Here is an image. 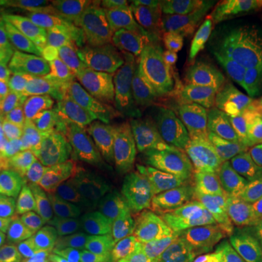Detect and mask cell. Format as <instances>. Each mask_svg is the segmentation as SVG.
<instances>
[{"mask_svg": "<svg viewBox=\"0 0 262 262\" xmlns=\"http://www.w3.org/2000/svg\"><path fill=\"white\" fill-rule=\"evenodd\" d=\"M189 2L160 31L149 47L168 67L170 83L182 94H198L223 86L227 64L220 54L210 20Z\"/></svg>", "mask_w": 262, "mask_h": 262, "instance_id": "cell-1", "label": "cell"}, {"mask_svg": "<svg viewBox=\"0 0 262 262\" xmlns=\"http://www.w3.org/2000/svg\"><path fill=\"white\" fill-rule=\"evenodd\" d=\"M153 102L169 130L192 143L226 149L249 125L245 106L223 86L198 94L170 89Z\"/></svg>", "mask_w": 262, "mask_h": 262, "instance_id": "cell-2", "label": "cell"}, {"mask_svg": "<svg viewBox=\"0 0 262 262\" xmlns=\"http://www.w3.org/2000/svg\"><path fill=\"white\" fill-rule=\"evenodd\" d=\"M150 155L165 175L185 194L215 208L229 206L226 149L170 136Z\"/></svg>", "mask_w": 262, "mask_h": 262, "instance_id": "cell-3", "label": "cell"}, {"mask_svg": "<svg viewBox=\"0 0 262 262\" xmlns=\"http://www.w3.org/2000/svg\"><path fill=\"white\" fill-rule=\"evenodd\" d=\"M133 187L149 203L172 220L191 239L215 248L241 226L219 208L196 201L179 189L153 162H146L134 172Z\"/></svg>", "mask_w": 262, "mask_h": 262, "instance_id": "cell-4", "label": "cell"}, {"mask_svg": "<svg viewBox=\"0 0 262 262\" xmlns=\"http://www.w3.org/2000/svg\"><path fill=\"white\" fill-rule=\"evenodd\" d=\"M248 128L226 155L229 173V211L242 230L262 234V108L244 103Z\"/></svg>", "mask_w": 262, "mask_h": 262, "instance_id": "cell-5", "label": "cell"}, {"mask_svg": "<svg viewBox=\"0 0 262 262\" xmlns=\"http://www.w3.org/2000/svg\"><path fill=\"white\" fill-rule=\"evenodd\" d=\"M16 133L25 146H42L70 153H88L99 146L98 127L84 114L37 101L28 103Z\"/></svg>", "mask_w": 262, "mask_h": 262, "instance_id": "cell-6", "label": "cell"}, {"mask_svg": "<svg viewBox=\"0 0 262 262\" xmlns=\"http://www.w3.org/2000/svg\"><path fill=\"white\" fill-rule=\"evenodd\" d=\"M105 220L134 248L144 246L170 256L191 241L172 220L149 203L134 187L121 201L114 203Z\"/></svg>", "mask_w": 262, "mask_h": 262, "instance_id": "cell-7", "label": "cell"}, {"mask_svg": "<svg viewBox=\"0 0 262 262\" xmlns=\"http://www.w3.org/2000/svg\"><path fill=\"white\" fill-rule=\"evenodd\" d=\"M8 41L22 47L58 77L82 101L94 89V61L80 56L57 37L56 34L37 29L6 28L3 31Z\"/></svg>", "mask_w": 262, "mask_h": 262, "instance_id": "cell-8", "label": "cell"}, {"mask_svg": "<svg viewBox=\"0 0 262 262\" xmlns=\"http://www.w3.org/2000/svg\"><path fill=\"white\" fill-rule=\"evenodd\" d=\"M133 177L134 173L110 168L88 153L67 151L56 165L44 189L53 195L66 191H99L118 203L133 189Z\"/></svg>", "mask_w": 262, "mask_h": 262, "instance_id": "cell-9", "label": "cell"}, {"mask_svg": "<svg viewBox=\"0 0 262 262\" xmlns=\"http://www.w3.org/2000/svg\"><path fill=\"white\" fill-rule=\"evenodd\" d=\"M189 2L177 0H108L102 9L111 16L115 31L149 48L160 31Z\"/></svg>", "mask_w": 262, "mask_h": 262, "instance_id": "cell-10", "label": "cell"}, {"mask_svg": "<svg viewBox=\"0 0 262 262\" xmlns=\"http://www.w3.org/2000/svg\"><path fill=\"white\" fill-rule=\"evenodd\" d=\"M108 198L99 191H66L53 196L46 211L51 241L66 242L80 226L101 220Z\"/></svg>", "mask_w": 262, "mask_h": 262, "instance_id": "cell-11", "label": "cell"}, {"mask_svg": "<svg viewBox=\"0 0 262 262\" xmlns=\"http://www.w3.org/2000/svg\"><path fill=\"white\" fill-rule=\"evenodd\" d=\"M10 57L22 89L37 102L83 114L82 101L24 48L10 42Z\"/></svg>", "mask_w": 262, "mask_h": 262, "instance_id": "cell-12", "label": "cell"}, {"mask_svg": "<svg viewBox=\"0 0 262 262\" xmlns=\"http://www.w3.org/2000/svg\"><path fill=\"white\" fill-rule=\"evenodd\" d=\"M77 262H134L136 248L108 220L80 226L64 242Z\"/></svg>", "mask_w": 262, "mask_h": 262, "instance_id": "cell-13", "label": "cell"}, {"mask_svg": "<svg viewBox=\"0 0 262 262\" xmlns=\"http://www.w3.org/2000/svg\"><path fill=\"white\" fill-rule=\"evenodd\" d=\"M99 146L88 155L110 168L124 173H134L143 163L149 162L150 150L117 115L98 124Z\"/></svg>", "mask_w": 262, "mask_h": 262, "instance_id": "cell-14", "label": "cell"}, {"mask_svg": "<svg viewBox=\"0 0 262 262\" xmlns=\"http://www.w3.org/2000/svg\"><path fill=\"white\" fill-rule=\"evenodd\" d=\"M153 95L147 88H134L125 94L117 96V114L122 122L143 141L150 150L159 146L162 141L175 136L162 121L155 108Z\"/></svg>", "mask_w": 262, "mask_h": 262, "instance_id": "cell-15", "label": "cell"}, {"mask_svg": "<svg viewBox=\"0 0 262 262\" xmlns=\"http://www.w3.org/2000/svg\"><path fill=\"white\" fill-rule=\"evenodd\" d=\"M226 64L241 58L262 61V19H208Z\"/></svg>", "mask_w": 262, "mask_h": 262, "instance_id": "cell-16", "label": "cell"}, {"mask_svg": "<svg viewBox=\"0 0 262 262\" xmlns=\"http://www.w3.org/2000/svg\"><path fill=\"white\" fill-rule=\"evenodd\" d=\"M56 34L66 46L88 58L108 54H139L146 46L108 29L83 27V25H57Z\"/></svg>", "mask_w": 262, "mask_h": 262, "instance_id": "cell-17", "label": "cell"}, {"mask_svg": "<svg viewBox=\"0 0 262 262\" xmlns=\"http://www.w3.org/2000/svg\"><path fill=\"white\" fill-rule=\"evenodd\" d=\"M53 194L44 188L19 182V185L6 196L0 207V229L9 234L15 227L38 211H47Z\"/></svg>", "mask_w": 262, "mask_h": 262, "instance_id": "cell-18", "label": "cell"}, {"mask_svg": "<svg viewBox=\"0 0 262 262\" xmlns=\"http://www.w3.org/2000/svg\"><path fill=\"white\" fill-rule=\"evenodd\" d=\"M101 5L91 0H12L0 2V10L51 19L58 25H66L77 15L99 9Z\"/></svg>", "mask_w": 262, "mask_h": 262, "instance_id": "cell-19", "label": "cell"}, {"mask_svg": "<svg viewBox=\"0 0 262 262\" xmlns=\"http://www.w3.org/2000/svg\"><path fill=\"white\" fill-rule=\"evenodd\" d=\"M223 86L244 103L262 108V61L241 58L227 66Z\"/></svg>", "mask_w": 262, "mask_h": 262, "instance_id": "cell-20", "label": "cell"}, {"mask_svg": "<svg viewBox=\"0 0 262 262\" xmlns=\"http://www.w3.org/2000/svg\"><path fill=\"white\" fill-rule=\"evenodd\" d=\"M67 151L42 146H25L16 160L19 181L44 188L53 170Z\"/></svg>", "mask_w": 262, "mask_h": 262, "instance_id": "cell-21", "label": "cell"}, {"mask_svg": "<svg viewBox=\"0 0 262 262\" xmlns=\"http://www.w3.org/2000/svg\"><path fill=\"white\" fill-rule=\"evenodd\" d=\"M9 239L16 244L34 249L41 255H46L51 244V234L48 229L46 211H38L29 215L9 233Z\"/></svg>", "mask_w": 262, "mask_h": 262, "instance_id": "cell-22", "label": "cell"}, {"mask_svg": "<svg viewBox=\"0 0 262 262\" xmlns=\"http://www.w3.org/2000/svg\"><path fill=\"white\" fill-rule=\"evenodd\" d=\"M0 95L20 106H28L27 94L19 83L13 69L10 57V42L3 32H0Z\"/></svg>", "mask_w": 262, "mask_h": 262, "instance_id": "cell-23", "label": "cell"}, {"mask_svg": "<svg viewBox=\"0 0 262 262\" xmlns=\"http://www.w3.org/2000/svg\"><path fill=\"white\" fill-rule=\"evenodd\" d=\"M200 9L208 19L256 18L259 10L252 0H207L201 2Z\"/></svg>", "mask_w": 262, "mask_h": 262, "instance_id": "cell-24", "label": "cell"}, {"mask_svg": "<svg viewBox=\"0 0 262 262\" xmlns=\"http://www.w3.org/2000/svg\"><path fill=\"white\" fill-rule=\"evenodd\" d=\"M83 114L94 122L102 124L115 118L117 114V98L111 95L92 91L83 101Z\"/></svg>", "mask_w": 262, "mask_h": 262, "instance_id": "cell-25", "label": "cell"}, {"mask_svg": "<svg viewBox=\"0 0 262 262\" xmlns=\"http://www.w3.org/2000/svg\"><path fill=\"white\" fill-rule=\"evenodd\" d=\"M173 262H229V253L201 242H187L172 258Z\"/></svg>", "mask_w": 262, "mask_h": 262, "instance_id": "cell-26", "label": "cell"}, {"mask_svg": "<svg viewBox=\"0 0 262 262\" xmlns=\"http://www.w3.org/2000/svg\"><path fill=\"white\" fill-rule=\"evenodd\" d=\"M22 149L24 143L18 137L15 127L0 125V160L16 165V160Z\"/></svg>", "mask_w": 262, "mask_h": 262, "instance_id": "cell-27", "label": "cell"}, {"mask_svg": "<svg viewBox=\"0 0 262 262\" xmlns=\"http://www.w3.org/2000/svg\"><path fill=\"white\" fill-rule=\"evenodd\" d=\"M3 256L6 262H46V255H41L34 249L16 244L12 239L5 245Z\"/></svg>", "mask_w": 262, "mask_h": 262, "instance_id": "cell-28", "label": "cell"}, {"mask_svg": "<svg viewBox=\"0 0 262 262\" xmlns=\"http://www.w3.org/2000/svg\"><path fill=\"white\" fill-rule=\"evenodd\" d=\"M19 175L16 165L0 160V198L5 200L19 185Z\"/></svg>", "mask_w": 262, "mask_h": 262, "instance_id": "cell-29", "label": "cell"}, {"mask_svg": "<svg viewBox=\"0 0 262 262\" xmlns=\"http://www.w3.org/2000/svg\"><path fill=\"white\" fill-rule=\"evenodd\" d=\"M25 110V106H20L0 95V125L15 127L20 121Z\"/></svg>", "mask_w": 262, "mask_h": 262, "instance_id": "cell-30", "label": "cell"}, {"mask_svg": "<svg viewBox=\"0 0 262 262\" xmlns=\"http://www.w3.org/2000/svg\"><path fill=\"white\" fill-rule=\"evenodd\" d=\"M229 253V262H262L259 245L249 244Z\"/></svg>", "mask_w": 262, "mask_h": 262, "instance_id": "cell-31", "label": "cell"}, {"mask_svg": "<svg viewBox=\"0 0 262 262\" xmlns=\"http://www.w3.org/2000/svg\"><path fill=\"white\" fill-rule=\"evenodd\" d=\"M46 262H77L64 242L51 241L46 253Z\"/></svg>", "mask_w": 262, "mask_h": 262, "instance_id": "cell-32", "label": "cell"}, {"mask_svg": "<svg viewBox=\"0 0 262 262\" xmlns=\"http://www.w3.org/2000/svg\"><path fill=\"white\" fill-rule=\"evenodd\" d=\"M134 262H172V259H170V256L162 255V253L156 252L153 249L139 246V248H136Z\"/></svg>", "mask_w": 262, "mask_h": 262, "instance_id": "cell-33", "label": "cell"}, {"mask_svg": "<svg viewBox=\"0 0 262 262\" xmlns=\"http://www.w3.org/2000/svg\"><path fill=\"white\" fill-rule=\"evenodd\" d=\"M8 241H9V234L3 229H0V255H3V249H5V245Z\"/></svg>", "mask_w": 262, "mask_h": 262, "instance_id": "cell-34", "label": "cell"}, {"mask_svg": "<svg viewBox=\"0 0 262 262\" xmlns=\"http://www.w3.org/2000/svg\"><path fill=\"white\" fill-rule=\"evenodd\" d=\"M258 245H259V251H261V255H262V239L258 242Z\"/></svg>", "mask_w": 262, "mask_h": 262, "instance_id": "cell-35", "label": "cell"}, {"mask_svg": "<svg viewBox=\"0 0 262 262\" xmlns=\"http://www.w3.org/2000/svg\"><path fill=\"white\" fill-rule=\"evenodd\" d=\"M0 262H6L5 261V256H3V255H0Z\"/></svg>", "mask_w": 262, "mask_h": 262, "instance_id": "cell-36", "label": "cell"}, {"mask_svg": "<svg viewBox=\"0 0 262 262\" xmlns=\"http://www.w3.org/2000/svg\"><path fill=\"white\" fill-rule=\"evenodd\" d=\"M259 16H261V19H262V9L259 10Z\"/></svg>", "mask_w": 262, "mask_h": 262, "instance_id": "cell-37", "label": "cell"}, {"mask_svg": "<svg viewBox=\"0 0 262 262\" xmlns=\"http://www.w3.org/2000/svg\"><path fill=\"white\" fill-rule=\"evenodd\" d=\"M2 203H3V200H2V198H0V207H2Z\"/></svg>", "mask_w": 262, "mask_h": 262, "instance_id": "cell-38", "label": "cell"}]
</instances>
